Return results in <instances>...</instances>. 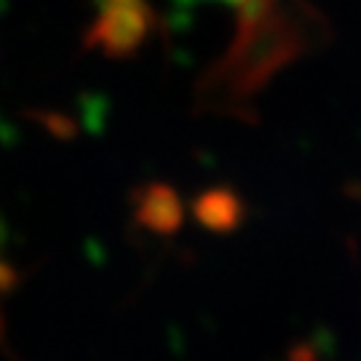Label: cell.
<instances>
[{
    "instance_id": "1",
    "label": "cell",
    "mask_w": 361,
    "mask_h": 361,
    "mask_svg": "<svg viewBox=\"0 0 361 361\" xmlns=\"http://www.w3.org/2000/svg\"><path fill=\"white\" fill-rule=\"evenodd\" d=\"M222 59L198 83V104L212 113L246 118L249 104L279 70L308 43V13L300 0H246Z\"/></svg>"
},
{
    "instance_id": "2",
    "label": "cell",
    "mask_w": 361,
    "mask_h": 361,
    "mask_svg": "<svg viewBox=\"0 0 361 361\" xmlns=\"http://www.w3.org/2000/svg\"><path fill=\"white\" fill-rule=\"evenodd\" d=\"M158 25L150 0H97V13L86 30V46L110 59H123L140 51Z\"/></svg>"
},
{
    "instance_id": "3",
    "label": "cell",
    "mask_w": 361,
    "mask_h": 361,
    "mask_svg": "<svg viewBox=\"0 0 361 361\" xmlns=\"http://www.w3.org/2000/svg\"><path fill=\"white\" fill-rule=\"evenodd\" d=\"M140 225L153 233H174L182 222V204L177 193L166 185H147L137 201Z\"/></svg>"
},
{
    "instance_id": "4",
    "label": "cell",
    "mask_w": 361,
    "mask_h": 361,
    "mask_svg": "<svg viewBox=\"0 0 361 361\" xmlns=\"http://www.w3.org/2000/svg\"><path fill=\"white\" fill-rule=\"evenodd\" d=\"M195 217L212 231L235 228L241 219V201L231 190H209L195 201Z\"/></svg>"
},
{
    "instance_id": "5",
    "label": "cell",
    "mask_w": 361,
    "mask_h": 361,
    "mask_svg": "<svg viewBox=\"0 0 361 361\" xmlns=\"http://www.w3.org/2000/svg\"><path fill=\"white\" fill-rule=\"evenodd\" d=\"M6 246H8V228L0 219V295L11 292L16 284V268L11 265V259H6Z\"/></svg>"
},
{
    "instance_id": "6",
    "label": "cell",
    "mask_w": 361,
    "mask_h": 361,
    "mask_svg": "<svg viewBox=\"0 0 361 361\" xmlns=\"http://www.w3.org/2000/svg\"><path fill=\"white\" fill-rule=\"evenodd\" d=\"M198 3H225V6H231V8H241L246 0H177V6H198Z\"/></svg>"
}]
</instances>
